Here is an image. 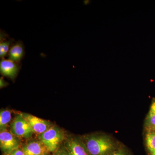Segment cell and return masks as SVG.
I'll use <instances>...</instances> for the list:
<instances>
[{"instance_id":"obj_8","label":"cell","mask_w":155,"mask_h":155,"mask_svg":"<svg viewBox=\"0 0 155 155\" xmlns=\"http://www.w3.org/2000/svg\"><path fill=\"white\" fill-rule=\"evenodd\" d=\"M22 149L25 155H48L49 151L39 140H31L23 145Z\"/></svg>"},{"instance_id":"obj_15","label":"cell","mask_w":155,"mask_h":155,"mask_svg":"<svg viewBox=\"0 0 155 155\" xmlns=\"http://www.w3.org/2000/svg\"><path fill=\"white\" fill-rule=\"evenodd\" d=\"M53 155H70L65 146H61L54 152Z\"/></svg>"},{"instance_id":"obj_16","label":"cell","mask_w":155,"mask_h":155,"mask_svg":"<svg viewBox=\"0 0 155 155\" xmlns=\"http://www.w3.org/2000/svg\"><path fill=\"white\" fill-rule=\"evenodd\" d=\"M4 155H25L24 153L22 148H19L17 149L14 150L13 151L11 152L8 153L4 154Z\"/></svg>"},{"instance_id":"obj_7","label":"cell","mask_w":155,"mask_h":155,"mask_svg":"<svg viewBox=\"0 0 155 155\" xmlns=\"http://www.w3.org/2000/svg\"><path fill=\"white\" fill-rule=\"evenodd\" d=\"M19 66L17 63L10 59H3L0 62V72L2 75L14 79L19 70Z\"/></svg>"},{"instance_id":"obj_18","label":"cell","mask_w":155,"mask_h":155,"mask_svg":"<svg viewBox=\"0 0 155 155\" xmlns=\"http://www.w3.org/2000/svg\"><path fill=\"white\" fill-rule=\"evenodd\" d=\"M151 155H155V152L154 153H153V154H152Z\"/></svg>"},{"instance_id":"obj_17","label":"cell","mask_w":155,"mask_h":155,"mask_svg":"<svg viewBox=\"0 0 155 155\" xmlns=\"http://www.w3.org/2000/svg\"><path fill=\"white\" fill-rule=\"evenodd\" d=\"M8 85V83H7L4 80L3 77H1L0 78V87L1 88L5 87Z\"/></svg>"},{"instance_id":"obj_14","label":"cell","mask_w":155,"mask_h":155,"mask_svg":"<svg viewBox=\"0 0 155 155\" xmlns=\"http://www.w3.org/2000/svg\"><path fill=\"white\" fill-rule=\"evenodd\" d=\"M110 155H131L128 150L126 148L121 146L118 148L114 152L111 153Z\"/></svg>"},{"instance_id":"obj_4","label":"cell","mask_w":155,"mask_h":155,"mask_svg":"<svg viewBox=\"0 0 155 155\" xmlns=\"http://www.w3.org/2000/svg\"><path fill=\"white\" fill-rule=\"evenodd\" d=\"M20 141L17 137L7 130L0 132V147L4 154L8 153L19 148Z\"/></svg>"},{"instance_id":"obj_2","label":"cell","mask_w":155,"mask_h":155,"mask_svg":"<svg viewBox=\"0 0 155 155\" xmlns=\"http://www.w3.org/2000/svg\"><path fill=\"white\" fill-rule=\"evenodd\" d=\"M64 137V131L59 127L54 125L38 135L39 140L46 148L49 152L54 153L57 150Z\"/></svg>"},{"instance_id":"obj_20","label":"cell","mask_w":155,"mask_h":155,"mask_svg":"<svg viewBox=\"0 0 155 155\" xmlns=\"http://www.w3.org/2000/svg\"></svg>"},{"instance_id":"obj_12","label":"cell","mask_w":155,"mask_h":155,"mask_svg":"<svg viewBox=\"0 0 155 155\" xmlns=\"http://www.w3.org/2000/svg\"><path fill=\"white\" fill-rule=\"evenodd\" d=\"M11 119V113L9 110H1L0 112V130H7L8 124Z\"/></svg>"},{"instance_id":"obj_5","label":"cell","mask_w":155,"mask_h":155,"mask_svg":"<svg viewBox=\"0 0 155 155\" xmlns=\"http://www.w3.org/2000/svg\"><path fill=\"white\" fill-rule=\"evenodd\" d=\"M64 146L70 155H91L79 137H69L66 139Z\"/></svg>"},{"instance_id":"obj_9","label":"cell","mask_w":155,"mask_h":155,"mask_svg":"<svg viewBox=\"0 0 155 155\" xmlns=\"http://www.w3.org/2000/svg\"><path fill=\"white\" fill-rule=\"evenodd\" d=\"M24 54V48L22 43L18 41L13 45L8 52L9 59L19 63Z\"/></svg>"},{"instance_id":"obj_19","label":"cell","mask_w":155,"mask_h":155,"mask_svg":"<svg viewBox=\"0 0 155 155\" xmlns=\"http://www.w3.org/2000/svg\"><path fill=\"white\" fill-rule=\"evenodd\" d=\"M154 131H155V130H154Z\"/></svg>"},{"instance_id":"obj_1","label":"cell","mask_w":155,"mask_h":155,"mask_svg":"<svg viewBox=\"0 0 155 155\" xmlns=\"http://www.w3.org/2000/svg\"><path fill=\"white\" fill-rule=\"evenodd\" d=\"M81 137L91 155H110L120 146L106 134H91Z\"/></svg>"},{"instance_id":"obj_13","label":"cell","mask_w":155,"mask_h":155,"mask_svg":"<svg viewBox=\"0 0 155 155\" xmlns=\"http://www.w3.org/2000/svg\"><path fill=\"white\" fill-rule=\"evenodd\" d=\"M12 43L11 40L7 41L5 39L1 38L0 42V57L4 58L8 52L10 50V47Z\"/></svg>"},{"instance_id":"obj_11","label":"cell","mask_w":155,"mask_h":155,"mask_svg":"<svg viewBox=\"0 0 155 155\" xmlns=\"http://www.w3.org/2000/svg\"><path fill=\"white\" fill-rule=\"evenodd\" d=\"M145 143L147 150L150 155L155 152V132L147 131L145 135Z\"/></svg>"},{"instance_id":"obj_3","label":"cell","mask_w":155,"mask_h":155,"mask_svg":"<svg viewBox=\"0 0 155 155\" xmlns=\"http://www.w3.org/2000/svg\"><path fill=\"white\" fill-rule=\"evenodd\" d=\"M10 132L17 137L29 138L34 132L30 125L21 114L16 116L10 127Z\"/></svg>"},{"instance_id":"obj_10","label":"cell","mask_w":155,"mask_h":155,"mask_svg":"<svg viewBox=\"0 0 155 155\" xmlns=\"http://www.w3.org/2000/svg\"><path fill=\"white\" fill-rule=\"evenodd\" d=\"M145 127L147 131L155 130V99H153L149 111L145 121Z\"/></svg>"},{"instance_id":"obj_6","label":"cell","mask_w":155,"mask_h":155,"mask_svg":"<svg viewBox=\"0 0 155 155\" xmlns=\"http://www.w3.org/2000/svg\"><path fill=\"white\" fill-rule=\"evenodd\" d=\"M21 115L28 122L34 133L38 134V135L43 133L52 126L51 123L49 121L31 114L22 113Z\"/></svg>"}]
</instances>
